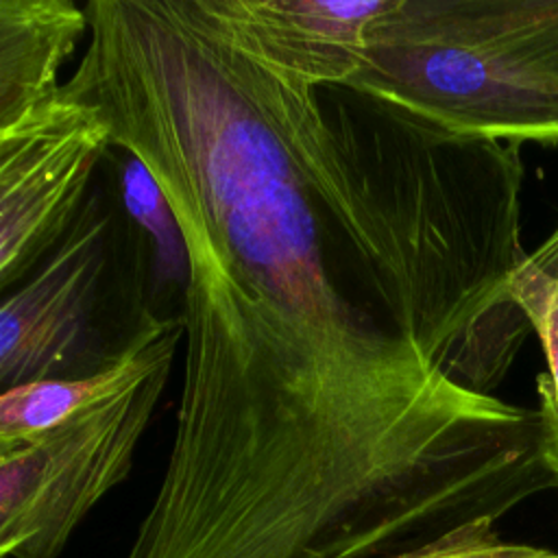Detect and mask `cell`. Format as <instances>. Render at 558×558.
Returning a JSON list of instances; mask_svg holds the SVG:
<instances>
[{"instance_id": "obj_1", "label": "cell", "mask_w": 558, "mask_h": 558, "mask_svg": "<svg viewBox=\"0 0 558 558\" xmlns=\"http://www.w3.org/2000/svg\"><path fill=\"white\" fill-rule=\"evenodd\" d=\"M262 74L272 126L399 336L453 381L493 395L532 331L512 294L527 259L519 146L329 83L327 63L299 44L270 46Z\"/></svg>"}, {"instance_id": "obj_2", "label": "cell", "mask_w": 558, "mask_h": 558, "mask_svg": "<svg viewBox=\"0 0 558 558\" xmlns=\"http://www.w3.org/2000/svg\"><path fill=\"white\" fill-rule=\"evenodd\" d=\"M342 83L460 135L558 144V0H397Z\"/></svg>"}, {"instance_id": "obj_3", "label": "cell", "mask_w": 558, "mask_h": 558, "mask_svg": "<svg viewBox=\"0 0 558 558\" xmlns=\"http://www.w3.org/2000/svg\"><path fill=\"white\" fill-rule=\"evenodd\" d=\"M48 259L0 307V384L83 379L131 360L172 320L153 301V253L129 216L116 172Z\"/></svg>"}, {"instance_id": "obj_4", "label": "cell", "mask_w": 558, "mask_h": 558, "mask_svg": "<svg viewBox=\"0 0 558 558\" xmlns=\"http://www.w3.org/2000/svg\"><path fill=\"white\" fill-rule=\"evenodd\" d=\"M181 344L183 327L129 386L0 449L2 558H57L87 512L129 475Z\"/></svg>"}, {"instance_id": "obj_5", "label": "cell", "mask_w": 558, "mask_h": 558, "mask_svg": "<svg viewBox=\"0 0 558 558\" xmlns=\"http://www.w3.org/2000/svg\"><path fill=\"white\" fill-rule=\"evenodd\" d=\"M111 148L100 113L59 92L0 129V290L24 283L57 248Z\"/></svg>"}, {"instance_id": "obj_6", "label": "cell", "mask_w": 558, "mask_h": 558, "mask_svg": "<svg viewBox=\"0 0 558 558\" xmlns=\"http://www.w3.org/2000/svg\"><path fill=\"white\" fill-rule=\"evenodd\" d=\"M85 33V7L74 0H0V129L59 92V72Z\"/></svg>"}, {"instance_id": "obj_7", "label": "cell", "mask_w": 558, "mask_h": 558, "mask_svg": "<svg viewBox=\"0 0 558 558\" xmlns=\"http://www.w3.org/2000/svg\"><path fill=\"white\" fill-rule=\"evenodd\" d=\"M183 327V318H174L153 342L137 351L131 360L105 373L83 379H41L28 381L0 395V449L22 445L37 434L59 425L85 405L118 392L135 381L157 357L166 340Z\"/></svg>"}, {"instance_id": "obj_8", "label": "cell", "mask_w": 558, "mask_h": 558, "mask_svg": "<svg viewBox=\"0 0 558 558\" xmlns=\"http://www.w3.org/2000/svg\"><path fill=\"white\" fill-rule=\"evenodd\" d=\"M105 159L116 172L129 216L142 227L150 242L155 312L161 320L181 318L190 266L174 211L150 170L133 153L111 146Z\"/></svg>"}, {"instance_id": "obj_9", "label": "cell", "mask_w": 558, "mask_h": 558, "mask_svg": "<svg viewBox=\"0 0 558 558\" xmlns=\"http://www.w3.org/2000/svg\"><path fill=\"white\" fill-rule=\"evenodd\" d=\"M493 525L490 521H482L460 527L397 558H558V551L551 549L501 541Z\"/></svg>"}, {"instance_id": "obj_10", "label": "cell", "mask_w": 558, "mask_h": 558, "mask_svg": "<svg viewBox=\"0 0 558 558\" xmlns=\"http://www.w3.org/2000/svg\"><path fill=\"white\" fill-rule=\"evenodd\" d=\"M512 294L525 312L545 353L547 371L536 377V386L558 392V286L514 290Z\"/></svg>"}, {"instance_id": "obj_11", "label": "cell", "mask_w": 558, "mask_h": 558, "mask_svg": "<svg viewBox=\"0 0 558 558\" xmlns=\"http://www.w3.org/2000/svg\"><path fill=\"white\" fill-rule=\"evenodd\" d=\"M545 286H558V227L541 242L536 251L527 253V259L512 279V292Z\"/></svg>"}, {"instance_id": "obj_12", "label": "cell", "mask_w": 558, "mask_h": 558, "mask_svg": "<svg viewBox=\"0 0 558 558\" xmlns=\"http://www.w3.org/2000/svg\"><path fill=\"white\" fill-rule=\"evenodd\" d=\"M538 390V414L543 425V451L545 462L551 469L554 477L558 480V392H551L543 386H536Z\"/></svg>"}]
</instances>
